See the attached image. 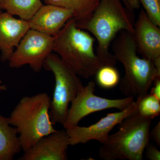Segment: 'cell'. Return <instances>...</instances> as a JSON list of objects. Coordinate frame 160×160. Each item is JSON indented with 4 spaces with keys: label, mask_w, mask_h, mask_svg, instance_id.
Here are the masks:
<instances>
[{
    "label": "cell",
    "mask_w": 160,
    "mask_h": 160,
    "mask_svg": "<svg viewBox=\"0 0 160 160\" xmlns=\"http://www.w3.org/2000/svg\"><path fill=\"white\" fill-rule=\"evenodd\" d=\"M69 137L66 129L58 130L41 138L24 152L19 160H67Z\"/></svg>",
    "instance_id": "11"
},
{
    "label": "cell",
    "mask_w": 160,
    "mask_h": 160,
    "mask_svg": "<svg viewBox=\"0 0 160 160\" xmlns=\"http://www.w3.org/2000/svg\"><path fill=\"white\" fill-rule=\"evenodd\" d=\"M145 9L149 19L154 24L160 26V0H138Z\"/></svg>",
    "instance_id": "19"
},
{
    "label": "cell",
    "mask_w": 160,
    "mask_h": 160,
    "mask_svg": "<svg viewBox=\"0 0 160 160\" xmlns=\"http://www.w3.org/2000/svg\"><path fill=\"white\" fill-rule=\"evenodd\" d=\"M153 83L154 86L152 88L150 93L160 100V77L156 78Z\"/></svg>",
    "instance_id": "22"
},
{
    "label": "cell",
    "mask_w": 160,
    "mask_h": 160,
    "mask_svg": "<svg viewBox=\"0 0 160 160\" xmlns=\"http://www.w3.org/2000/svg\"><path fill=\"white\" fill-rule=\"evenodd\" d=\"M77 26L91 32L97 40V55L104 66H114L117 61L109 51L110 45L120 32L133 34V12L127 9L121 0H99L87 19L76 22Z\"/></svg>",
    "instance_id": "1"
},
{
    "label": "cell",
    "mask_w": 160,
    "mask_h": 160,
    "mask_svg": "<svg viewBox=\"0 0 160 160\" xmlns=\"http://www.w3.org/2000/svg\"><path fill=\"white\" fill-rule=\"evenodd\" d=\"M121 1H122V2L123 3L124 6H125V7H126L127 9H129V11H131V12H133L132 11L130 8H129V4H128V2H127V0H121Z\"/></svg>",
    "instance_id": "24"
},
{
    "label": "cell",
    "mask_w": 160,
    "mask_h": 160,
    "mask_svg": "<svg viewBox=\"0 0 160 160\" xmlns=\"http://www.w3.org/2000/svg\"><path fill=\"white\" fill-rule=\"evenodd\" d=\"M95 41L89 33L78 28L73 17L53 37V51L78 76L89 78L104 66L95 52Z\"/></svg>",
    "instance_id": "3"
},
{
    "label": "cell",
    "mask_w": 160,
    "mask_h": 160,
    "mask_svg": "<svg viewBox=\"0 0 160 160\" xmlns=\"http://www.w3.org/2000/svg\"><path fill=\"white\" fill-rule=\"evenodd\" d=\"M136 110V104L133 100L124 110L108 113L91 126L85 127L77 125L65 129L69 136V145L74 146L86 144L92 140L103 144L107 141L112 129Z\"/></svg>",
    "instance_id": "9"
},
{
    "label": "cell",
    "mask_w": 160,
    "mask_h": 160,
    "mask_svg": "<svg viewBox=\"0 0 160 160\" xmlns=\"http://www.w3.org/2000/svg\"><path fill=\"white\" fill-rule=\"evenodd\" d=\"M1 1H2V0H0V2H1Z\"/></svg>",
    "instance_id": "27"
},
{
    "label": "cell",
    "mask_w": 160,
    "mask_h": 160,
    "mask_svg": "<svg viewBox=\"0 0 160 160\" xmlns=\"http://www.w3.org/2000/svg\"><path fill=\"white\" fill-rule=\"evenodd\" d=\"M137 98L135 102L139 114L152 120L160 115V100L148 93Z\"/></svg>",
    "instance_id": "17"
},
{
    "label": "cell",
    "mask_w": 160,
    "mask_h": 160,
    "mask_svg": "<svg viewBox=\"0 0 160 160\" xmlns=\"http://www.w3.org/2000/svg\"><path fill=\"white\" fill-rule=\"evenodd\" d=\"M43 5L41 0H2L0 11L5 10L28 22Z\"/></svg>",
    "instance_id": "15"
},
{
    "label": "cell",
    "mask_w": 160,
    "mask_h": 160,
    "mask_svg": "<svg viewBox=\"0 0 160 160\" xmlns=\"http://www.w3.org/2000/svg\"><path fill=\"white\" fill-rule=\"evenodd\" d=\"M51 4L72 10L76 22L85 21L92 14L99 0H44Z\"/></svg>",
    "instance_id": "16"
},
{
    "label": "cell",
    "mask_w": 160,
    "mask_h": 160,
    "mask_svg": "<svg viewBox=\"0 0 160 160\" xmlns=\"http://www.w3.org/2000/svg\"><path fill=\"white\" fill-rule=\"evenodd\" d=\"M145 150L146 158L150 160H160V151L153 145L149 143Z\"/></svg>",
    "instance_id": "20"
},
{
    "label": "cell",
    "mask_w": 160,
    "mask_h": 160,
    "mask_svg": "<svg viewBox=\"0 0 160 160\" xmlns=\"http://www.w3.org/2000/svg\"><path fill=\"white\" fill-rule=\"evenodd\" d=\"M73 17V12L70 9L46 4L40 8L28 23L30 29L54 37Z\"/></svg>",
    "instance_id": "13"
},
{
    "label": "cell",
    "mask_w": 160,
    "mask_h": 160,
    "mask_svg": "<svg viewBox=\"0 0 160 160\" xmlns=\"http://www.w3.org/2000/svg\"><path fill=\"white\" fill-rule=\"evenodd\" d=\"M53 37L29 29L15 49L9 60V66L19 69L28 65L40 72L46 58L53 51Z\"/></svg>",
    "instance_id": "8"
},
{
    "label": "cell",
    "mask_w": 160,
    "mask_h": 160,
    "mask_svg": "<svg viewBox=\"0 0 160 160\" xmlns=\"http://www.w3.org/2000/svg\"><path fill=\"white\" fill-rule=\"evenodd\" d=\"M149 139L155 142L158 146H160V122L159 121L157 125L149 131Z\"/></svg>",
    "instance_id": "21"
},
{
    "label": "cell",
    "mask_w": 160,
    "mask_h": 160,
    "mask_svg": "<svg viewBox=\"0 0 160 160\" xmlns=\"http://www.w3.org/2000/svg\"><path fill=\"white\" fill-rule=\"evenodd\" d=\"M152 120L144 118L136 111L119 124L118 131L109 134L98 150L104 160H142L149 143Z\"/></svg>",
    "instance_id": "5"
},
{
    "label": "cell",
    "mask_w": 160,
    "mask_h": 160,
    "mask_svg": "<svg viewBox=\"0 0 160 160\" xmlns=\"http://www.w3.org/2000/svg\"><path fill=\"white\" fill-rule=\"evenodd\" d=\"M142 10L134 25L133 38L138 53L150 60L160 72V29Z\"/></svg>",
    "instance_id": "10"
},
{
    "label": "cell",
    "mask_w": 160,
    "mask_h": 160,
    "mask_svg": "<svg viewBox=\"0 0 160 160\" xmlns=\"http://www.w3.org/2000/svg\"><path fill=\"white\" fill-rule=\"evenodd\" d=\"M127 2L132 11L139 9L140 2L138 0H127Z\"/></svg>",
    "instance_id": "23"
},
{
    "label": "cell",
    "mask_w": 160,
    "mask_h": 160,
    "mask_svg": "<svg viewBox=\"0 0 160 160\" xmlns=\"http://www.w3.org/2000/svg\"><path fill=\"white\" fill-rule=\"evenodd\" d=\"M95 86L94 82L91 81L79 92L68 109L63 125L64 129L78 125L83 118L98 111L111 109L124 110L134 100L132 97L110 99L97 96L94 94Z\"/></svg>",
    "instance_id": "7"
},
{
    "label": "cell",
    "mask_w": 160,
    "mask_h": 160,
    "mask_svg": "<svg viewBox=\"0 0 160 160\" xmlns=\"http://www.w3.org/2000/svg\"><path fill=\"white\" fill-rule=\"evenodd\" d=\"M2 80H1V79H0V84H2Z\"/></svg>",
    "instance_id": "26"
},
{
    "label": "cell",
    "mask_w": 160,
    "mask_h": 160,
    "mask_svg": "<svg viewBox=\"0 0 160 160\" xmlns=\"http://www.w3.org/2000/svg\"><path fill=\"white\" fill-rule=\"evenodd\" d=\"M51 100L46 92L24 97L8 118L9 123L17 130L23 152L57 131L49 115Z\"/></svg>",
    "instance_id": "4"
},
{
    "label": "cell",
    "mask_w": 160,
    "mask_h": 160,
    "mask_svg": "<svg viewBox=\"0 0 160 160\" xmlns=\"http://www.w3.org/2000/svg\"><path fill=\"white\" fill-rule=\"evenodd\" d=\"M43 68L53 73L55 81L49 109L50 119L54 125L63 126L69 104L84 86L79 76L56 53L48 56Z\"/></svg>",
    "instance_id": "6"
},
{
    "label": "cell",
    "mask_w": 160,
    "mask_h": 160,
    "mask_svg": "<svg viewBox=\"0 0 160 160\" xmlns=\"http://www.w3.org/2000/svg\"><path fill=\"white\" fill-rule=\"evenodd\" d=\"M95 75L98 85L104 89L114 88L120 82L119 73L113 66H103Z\"/></svg>",
    "instance_id": "18"
},
{
    "label": "cell",
    "mask_w": 160,
    "mask_h": 160,
    "mask_svg": "<svg viewBox=\"0 0 160 160\" xmlns=\"http://www.w3.org/2000/svg\"><path fill=\"white\" fill-rule=\"evenodd\" d=\"M112 44L113 55L122 64L125 75L121 80L120 89L126 97H138L148 93L160 72L150 60L138 54L133 35L126 30L120 32Z\"/></svg>",
    "instance_id": "2"
},
{
    "label": "cell",
    "mask_w": 160,
    "mask_h": 160,
    "mask_svg": "<svg viewBox=\"0 0 160 160\" xmlns=\"http://www.w3.org/2000/svg\"><path fill=\"white\" fill-rule=\"evenodd\" d=\"M22 150L17 129L0 114V160H12Z\"/></svg>",
    "instance_id": "14"
},
{
    "label": "cell",
    "mask_w": 160,
    "mask_h": 160,
    "mask_svg": "<svg viewBox=\"0 0 160 160\" xmlns=\"http://www.w3.org/2000/svg\"><path fill=\"white\" fill-rule=\"evenodd\" d=\"M7 89V87L6 85H0V92L6 91Z\"/></svg>",
    "instance_id": "25"
},
{
    "label": "cell",
    "mask_w": 160,
    "mask_h": 160,
    "mask_svg": "<svg viewBox=\"0 0 160 160\" xmlns=\"http://www.w3.org/2000/svg\"><path fill=\"white\" fill-rule=\"evenodd\" d=\"M30 29L27 21L18 19L5 11H0L1 60H10L15 49Z\"/></svg>",
    "instance_id": "12"
}]
</instances>
